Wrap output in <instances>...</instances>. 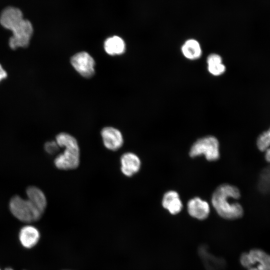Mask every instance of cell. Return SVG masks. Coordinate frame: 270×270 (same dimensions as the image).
I'll return each mask as SVG.
<instances>
[{
	"mask_svg": "<svg viewBox=\"0 0 270 270\" xmlns=\"http://www.w3.org/2000/svg\"><path fill=\"white\" fill-rule=\"evenodd\" d=\"M101 136L104 145L109 150H117L124 144V138L121 132L114 128L107 126L103 128Z\"/></svg>",
	"mask_w": 270,
	"mask_h": 270,
	"instance_id": "cell-8",
	"label": "cell"
},
{
	"mask_svg": "<svg viewBox=\"0 0 270 270\" xmlns=\"http://www.w3.org/2000/svg\"><path fill=\"white\" fill-rule=\"evenodd\" d=\"M40 236L39 230L36 227L30 225L23 226L18 234L21 244L26 248L34 246L39 242Z\"/></svg>",
	"mask_w": 270,
	"mask_h": 270,
	"instance_id": "cell-11",
	"label": "cell"
},
{
	"mask_svg": "<svg viewBox=\"0 0 270 270\" xmlns=\"http://www.w3.org/2000/svg\"><path fill=\"white\" fill-rule=\"evenodd\" d=\"M59 146L56 141L48 142L44 144V149L49 154H56L58 150Z\"/></svg>",
	"mask_w": 270,
	"mask_h": 270,
	"instance_id": "cell-19",
	"label": "cell"
},
{
	"mask_svg": "<svg viewBox=\"0 0 270 270\" xmlns=\"http://www.w3.org/2000/svg\"><path fill=\"white\" fill-rule=\"evenodd\" d=\"M240 262L248 270H270V255L260 249L243 253Z\"/></svg>",
	"mask_w": 270,
	"mask_h": 270,
	"instance_id": "cell-6",
	"label": "cell"
},
{
	"mask_svg": "<svg viewBox=\"0 0 270 270\" xmlns=\"http://www.w3.org/2000/svg\"><path fill=\"white\" fill-rule=\"evenodd\" d=\"M187 208L190 215L200 220L206 218L210 211L208 204L198 197L190 200L188 202Z\"/></svg>",
	"mask_w": 270,
	"mask_h": 270,
	"instance_id": "cell-10",
	"label": "cell"
},
{
	"mask_svg": "<svg viewBox=\"0 0 270 270\" xmlns=\"http://www.w3.org/2000/svg\"><path fill=\"white\" fill-rule=\"evenodd\" d=\"M198 252L207 270H220L224 268L225 263L224 260L210 254L205 246L200 247Z\"/></svg>",
	"mask_w": 270,
	"mask_h": 270,
	"instance_id": "cell-12",
	"label": "cell"
},
{
	"mask_svg": "<svg viewBox=\"0 0 270 270\" xmlns=\"http://www.w3.org/2000/svg\"><path fill=\"white\" fill-rule=\"evenodd\" d=\"M162 205L172 214L179 213L182 208V204L179 195L174 190L168 191L164 194Z\"/></svg>",
	"mask_w": 270,
	"mask_h": 270,
	"instance_id": "cell-13",
	"label": "cell"
},
{
	"mask_svg": "<svg viewBox=\"0 0 270 270\" xmlns=\"http://www.w3.org/2000/svg\"><path fill=\"white\" fill-rule=\"evenodd\" d=\"M4 270H14L10 268H7Z\"/></svg>",
	"mask_w": 270,
	"mask_h": 270,
	"instance_id": "cell-21",
	"label": "cell"
},
{
	"mask_svg": "<svg viewBox=\"0 0 270 270\" xmlns=\"http://www.w3.org/2000/svg\"><path fill=\"white\" fill-rule=\"evenodd\" d=\"M9 208L16 218L28 223L37 221L44 214L28 199H24L18 196L11 198Z\"/></svg>",
	"mask_w": 270,
	"mask_h": 270,
	"instance_id": "cell-3",
	"label": "cell"
},
{
	"mask_svg": "<svg viewBox=\"0 0 270 270\" xmlns=\"http://www.w3.org/2000/svg\"><path fill=\"white\" fill-rule=\"evenodd\" d=\"M70 62L75 70L84 77L90 78L94 73V60L86 52L76 54L72 58Z\"/></svg>",
	"mask_w": 270,
	"mask_h": 270,
	"instance_id": "cell-7",
	"label": "cell"
},
{
	"mask_svg": "<svg viewBox=\"0 0 270 270\" xmlns=\"http://www.w3.org/2000/svg\"><path fill=\"white\" fill-rule=\"evenodd\" d=\"M181 52L184 57L190 60L200 58L202 49L200 42L194 38L188 39L181 46Z\"/></svg>",
	"mask_w": 270,
	"mask_h": 270,
	"instance_id": "cell-14",
	"label": "cell"
},
{
	"mask_svg": "<svg viewBox=\"0 0 270 270\" xmlns=\"http://www.w3.org/2000/svg\"><path fill=\"white\" fill-rule=\"evenodd\" d=\"M125 43L124 40L118 36L108 38L104 42V48L107 54L114 56L121 54L124 52Z\"/></svg>",
	"mask_w": 270,
	"mask_h": 270,
	"instance_id": "cell-18",
	"label": "cell"
},
{
	"mask_svg": "<svg viewBox=\"0 0 270 270\" xmlns=\"http://www.w3.org/2000/svg\"><path fill=\"white\" fill-rule=\"evenodd\" d=\"M9 30L12 32V36L9 40V45L12 48H24L28 45L33 32L30 22L20 18L14 22Z\"/></svg>",
	"mask_w": 270,
	"mask_h": 270,
	"instance_id": "cell-5",
	"label": "cell"
},
{
	"mask_svg": "<svg viewBox=\"0 0 270 270\" xmlns=\"http://www.w3.org/2000/svg\"><path fill=\"white\" fill-rule=\"evenodd\" d=\"M0 270H2L0 268Z\"/></svg>",
	"mask_w": 270,
	"mask_h": 270,
	"instance_id": "cell-23",
	"label": "cell"
},
{
	"mask_svg": "<svg viewBox=\"0 0 270 270\" xmlns=\"http://www.w3.org/2000/svg\"><path fill=\"white\" fill-rule=\"evenodd\" d=\"M189 154L192 158L203 154L209 161L216 160L220 158L218 141L212 136L199 138L192 146Z\"/></svg>",
	"mask_w": 270,
	"mask_h": 270,
	"instance_id": "cell-4",
	"label": "cell"
},
{
	"mask_svg": "<svg viewBox=\"0 0 270 270\" xmlns=\"http://www.w3.org/2000/svg\"><path fill=\"white\" fill-rule=\"evenodd\" d=\"M26 193L28 199L44 213L46 206L47 201L42 191L36 186H32L28 188Z\"/></svg>",
	"mask_w": 270,
	"mask_h": 270,
	"instance_id": "cell-16",
	"label": "cell"
},
{
	"mask_svg": "<svg viewBox=\"0 0 270 270\" xmlns=\"http://www.w3.org/2000/svg\"><path fill=\"white\" fill-rule=\"evenodd\" d=\"M6 76L7 74L6 72L3 69L2 66L0 64V82Z\"/></svg>",
	"mask_w": 270,
	"mask_h": 270,
	"instance_id": "cell-20",
	"label": "cell"
},
{
	"mask_svg": "<svg viewBox=\"0 0 270 270\" xmlns=\"http://www.w3.org/2000/svg\"><path fill=\"white\" fill-rule=\"evenodd\" d=\"M240 192L236 186L228 184L219 186L214 192L212 202L217 213L222 218L236 220L244 214L242 206L236 200L240 198Z\"/></svg>",
	"mask_w": 270,
	"mask_h": 270,
	"instance_id": "cell-1",
	"label": "cell"
},
{
	"mask_svg": "<svg viewBox=\"0 0 270 270\" xmlns=\"http://www.w3.org/2000/svg\"><path fill=\"white\" fill-rule=\"evenodd\" d=\"M68 270V269H66V270Z\"/></svg>",
	"mask_w": 270,
	"mask_h": 270,
	"instance_id": "cell-22",
	"label": "cell"
},
{
	"mask_svg": "<svg viewBox=\"0 0 270 270\" xmlns=\"http://www.w3.org/2000/svg\"><path fill=\"white\" fill-rule=\"evenodd\" d=\"M56 142L64 150L55 158V166L62 170L77 168L80 162V149L75 138L68 133L61 132L56 136Z\"/></svg>",
	"mask_w": 270,
	"mask_h": 270,
	"instance_id": "cell-2",
	"label": "cell"
},
{
	"mask_svg": "<svg viewBox=\"0 0 270 270\" xmlns=\"http://www.w3.org/2000/svg\"><path fill=\"white\" fill-rule=\"evenodd\" d=\"M256 144L257 149L264 154L265 161L270 164V126L258 136Z\"/></svg>",
	"mask_w": 270,
	"mask_h": 270,
	"instance_id": "cell-17",
	"label": "cell"
},
{
	"mask_svg": "<svg viewBox=\"0 0 270 270\" xmlns=\"http://www.w3.org/2000/svg\"><path fill=\"white\" fill-rule=\"evenodd\" d=\"M120 170L126 176H132L140 170L141 162L138 156L130 152L124 154L120 157Z\"/></svg>",
	"mask_w": 270,
	"mask_h": 270,
	"instance_id": "cell-9",
	"label": "cell"
},
{
	"mask_svg": "<svg viewBox=\"0 0 270 270\" xmlns=\"http://www.w3.org/2000/svg\"><path fill=\"white\" fill-rule=\"evenodd\" d=\"M207 70L214 76H220L226 71V66L223 63L222 57L218 54H210L206 58Z\"/></svg>",
	"mask_w": 270,
	"mask_h": 270,
	"instance_id": "cell-15",
	"label": "cell"
}]
</instances>
